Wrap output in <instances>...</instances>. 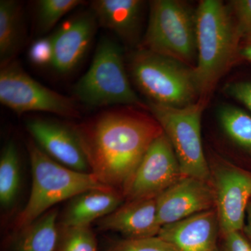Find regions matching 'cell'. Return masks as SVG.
I'll return each instance as SVG.
<instances>
[{
    "label": "cell",
    "instance_id": "6da1fadb",
    "mask_svg": "<svg viewBox=\"0 0 251 251\" xmlns=\"http://www.w3.org/2000/svg\"><path fill=\"white\" fill-rule=\"evenodd\" d=\"M74 129L91 173L105 186L122 190L163 132L154 118L125 110L104 111Z\"/></svg>",
    "mask_w": 251,
    "mask_h": 251
},
{
    "label": "cell",
    "instance_id": "7a4b0ae2",
    "mask_svg": "<svg viewBox=\"0 0 251 251\" xmlns=\"http://www.w3.org/2000/svg\"><path fill=\"white\" fill-rule=\"evenodd\" d=\"M196 18L197 62L193 70L201 98H206L239 55L242 36L222 1L202 0Z\"/></svg>",
    "mask_w": 251,
    "mask_h": 251
},
{
    "label": "cell",
    "instance_id": "3957f363",
    "mask_svg": "<svg viewBox=\"0 0 251 251\" xmlns=\"http://www.w3.org/2000/svg\"><path fill=\"white\" fill-rule=\"evenodd\" d=\"M27 150L32 184L27 204L16 220L18 229L25 228L62 201L91 190L110 188L92 173L74 171L54 161L33 140L28 143Z\"/></svg>",
    "mask_w": 251,
    "mask_h": 251
},
{
    "label": "cell",
    "instance_id": "277c9868",
    "mask_svg": "<svg viewBox=\"0 0 251 251\" xmlns=\"http://www.w3.org/2000/svg\"><path fill=\"white\" fill-rule=\"evenodd\" d=\"M129 70L150 102L184 108L201 97L193 68L176 59L139 48L131 54Z\"/></svg>",
    "mask_w": 251,
    "mask_h": 251
},
{
    "label": "cell",
    "instance_id": "5b68a950",
    "mask_svg": "<svg viewBox=\"0 0 251 251\" xmlns=\"http://www.w3.org/2000/svg\"><path fill=\"white\" fill-rule=\"evenodd\" d=\"M74 92L87 106L126 105L148 110V104L132 88L121 47L108 37L99 41L90 67L74 86Z\"/></svg>",
    "mask_w": 251,
    "mask_h": 251
},
{
    "label": "cell",
    "instance_id": "8992f818",
    "mask_svg": "<svg viewBox=\"0 0 251 251\" xmlns=\"http://www.w3.org/2000/svg\"><path fill=\"white\" fill-rule=\"evenodd\" d=\"M196 9L179 0L150 1L141 48L194 68L197 62Z\"/></svg>",
    "mask_w": 251,
    "mask_h": 251
},
{
    "label": "cell",
    "instance_id": "52a82bcc",
    "mask_svg": "<svg viewBox=\"0 0 251 251\" xmlns=\"http://www.w3.org/2000/svg\"><path fill=\"white\" fill-rule=\"evenodd\" d=\"M206 98L184 108H174L148 102V110L171 142L182 176L209 181L210 170L206 162L201 136V119Z\"/></svg>",
    "mask_w": 251,
    "mask_h": 251
},
{
    "label": "cell",
    "instance_id": "ba28073f",
    "mask_svg": "<svg viewBox=\"0 0 251 251\" xmlns=\"http://www.w3.org/2000/svg\"><path fill=\"white\" fill-rule=\"evenodd\" d=\"M0 102L20 115L42 112L69 118L80 115L74 99L41 85L14 60L1 67Z\"/></svg>",
    "mask_w": 251,
    "mask_h": 251
},
{
    "label": "cell",
    "instance_id": "9c48e42d",
    "mask_svg": "<svg viewBox=\"0 0 251 251\" xmlns=\"http://www.w3.org/2000/svg\"><path fill=\"white\" fill-rule=\"evenodd\" d=\"M181 176L174 150L163 132L150 145L122 194L128 201L156 198Z\"/></svg>",
    "mask_w": 251,
    "mask_h": 251
},
{
    "label": "cell",
    "instance_id": "30bf717a",
    "mask_svg": "<svg viewBox=\"0 0 251 251\" xmlns=\"http://www.w3.org/2000/svg\"><path fill=\"white\" fill-rule=\"evenodd\" d=\"M214 185L219 227L225 235L240 232L251 198V175L222 165L214 172Z\"/></svg>",
    "mask_w": 251,
    "mask_h": 251
},
{
    "label": "cell",
    "instance_id": "8fae6325",
    "mask_svg": "<svg viewBox=\"0 0 251 251\" xmlns=\"http://www.w3.org/2000/svg\"><path fill=\"white\" fill-rule=\"evenodd\" d=\"M215 193L207 181L182 176L156 197L157 214L161 226L174 224L210 210Z\"/></svg>",
    "mask_w": 251,
    "mask_h": 251
},
{
    "label": "cell",
    "instance_id": "7c38bea8",
    "mask_svg": "<svg viewBox=\"0 0 251 251\" xmlns=\"http://www.w3.org/2000/svg\"><path fill=\"white\" fill-rule=\"evenodd\" d=\"M26 127L36 145L54 161L74 171L91 173L74 128L37 117L28 120Z\"/></svg>",
    "mask_w": 251,
    "mask_h": 251
},
{
    "label": "cell",
    "instance_id": "4fadbf2b",
    "mask_svg": "<svg viewBox=\"0 0 251 251\" xmlns=\"http://www.w3.org/2000/svg\"><path fill=\"white\" fill-rule=\"evenodd\" d=\"M98 23L90 9L63 23L50 36L53 57L52 67L67 74L80 64L88 50Z\"/></svg>",
    "mask_w": 251,
    "mask_h": 251
},
{
    "label": "cell",
    "instance_id": "5bb4252c",
    "mask_svg": "<svg viewBox=\"0 0 251 251\" xmlns=\"http://www.w3.org/2000/svg\"><path fill=\"white\" fill-rule=\"evenodd\" d=\"M219 226L217 213L210 209L162 226L158 237L175 251H218Z\"/></svg>",
    "mask_w": 251,
    "mask_h": 251
},
{
    "label": "cell",
    "instance_id": "9a60e30c",
    "mask_svg": "<svg viewBox=\"0 0 251 251\" xmlns=\"http://www.w3.org/2000/svg\"><path fill=\"white\" fill-rule=\"evenodd\" d=\"M99 227L120 232L126 239L156 237L162 227L157 214L156 198L128 201L99 220Z\"/></svg>",
    "mask_w": 251,
    "mask_h": 251
},
{
    "label": "cell",
    "instance_id": "2e32d148",
    "mask_svg": "<svg viewBox=\"0 0 251 251\" xmlns=\"http://www.w3.org/2000/svg\"><path fill=\"white\" fill-rule=\"evenodd\" d=\"M145 1L141 0H94L90 11L98 25L115 33L128 45L140 37Z\"/></svg>",
    "mask_w": 251,
    "mask_h": 251
},
{
    "label": "cell",
    "instance_id": "e0dca14e",
    "mask_svg": "<svg viewBox=\"0 0 251 251\" xmlns=\"http://www.w3.org/2000/svg\"><path fill=\"white\" fill-rule=\"evenodd\" d=\"M122 197L115 188L95 189L74 198L62 221L63 227H87L103 219L122 204Z\"/></svg>",
    "mask_w": 251,
    "mask_h": 251
},
{
    "label": "cell",
    "instance_id": "ac0fdd59",
    "mask_svg": "<svg viewBox=\"0 0 251 251\" xmlns=\"http://www.w3.org/2000/svg\"><path fill=\"white\" fill-rule=\"evenodd\" d=\"M23 40L22 7L15 0L0 1V64L13 62Z\"/></svg>",
    "mask_w": 251,
    "mask_h": 251
},
{
    "label": "cell",
    "instance_id": "d6986e66",
    "mask_svg": "<svg viewBox=\"0 0 251 251\" xmlns=\"http://www.w3.org/2000/svg\"><path fill=\"white\" fill-rule=\"evenodd\" d=\"M57 211H49L23 229L15 251H54L57 242Z\"/></svg>",
    "mask_w": 251,
    "mask_h": 251
},
{
    "label": "cell",
    "instance_id": "ffe728a7",
    "mask_svg": "<svg viewBox=\"0 0 251 251\" xmlns=\"http://www.w3.org/2000/svg\"><path fill=\"white\" fill-rule=\"evenodd\" d=\"M220 126L229 139L251 153V116L242 109L230 105L220 107Z\"/></svg>",
    "mask_w": 251,
    "mask_h": 251
},
{
    "label": "cell",
    "instance_id": "44dd1931",
    "mask_svg": "<svg viewBox=\"0 0 251 251\" xmlns=\"http://www.w3.org/2000/svg\"><path fill=\"white\" fill-rule=\"evenodd\" d=\"M21 184L19 158L14 142L5 145L0 158V201L4 206L14 202Z\"/></svg>",
    "mask_w": 251,
    "mask_h": 251
},
{
    "label": "cell",
    "instance_id": "7402d4cb",
    "mask_svg": "<svg viewBox=\"0 0 251 251\" xmlns=\"http://www.w3.org/2000/svg\"><path fill=\"white\" fill-rule=\"evenodd\" d=\"M82 0H40L36 1V24L40 34L50 31L68 13L83 4Z\"/></svg>",
    "mask_w": 251,
    "mask_h": 251
},
{
    "label": "cell",
    "instance_id": "603a6c76",
    "mask_svg": "<svg viewBox=\"0 0 251 251\" xmlns=\"http://www.w3.org/2000/svg\"><path fill=\"white\" fill-rule=\"evenodd\" d=\"M60 251H97L95 236L87 227L64 228Z\"/></svg>",
    "mask_w": 251,
    "mask_h": 251
},
{
    "label": "cell",
    "instance_id": "cb8c5ba5",
    "mask_svg": "<svg viewBox=\"0 0 251 251\" xmlns=\"http://www.w3.org/2000/svg\"><path fill=\"white\" fill-rule=\"evenodd\" d=\"M108 251H175L166 241L158 237L126 239L115 243Z\"/></svg>",
    "mask_w": 251,
    "mask_h": 251
},
{
    "label": "cell",
    "instance_id": "d4e9b609",
    "mask_svg": "<svg viewBox=\"0 0 251 251\" xmlns=\"http://www.w3.org/2000/svg\"><path fill=\"white\" fill-rule=\"evenodd\" d=\"M229 5L242 39L251 31V0H233Z\"/></svg>",
    "mask_w": 251,
    "mask_h": 251
},
{
    "label": "cell",
    "instance_id": "484cf974",
    "mask_svg": "<svg viewBox=\"0 0 251 251\" xmlns=\"http://www.w3.org/2000/svg\"><path fill=\"white\" fill-rule=\"evenodd\" d=\"M29 57L36 65H52L53 50L50 36L41 38L33 43L29 49Z\"/></svg>",
    "mask_w": 251,
    "mask_h": 251
},
{
    "label": "cell",
    "instance_id": "4316f807",
    "mask_svg": "<svg viewBox=\"0 0 251 251\" xmlns=\"http://www.w3.org/2000/svg\"><path fill=\"white\" fill-rule=\"evenodd\" d=\"M226 93L241 102L251 112V81H238L226 86Z\"/></svg>",
    "mask_w": 251,
    "mask_h": 251
},
{
    "label": "cell",
    "instance_id": "83f0119b",
    "mask_svg": "<svg viewBox=\"0 0 251 251\" xmlns=\"http://www.w3.org/2000/svg\"><path fill=\"white\" fill-rule=\"evenodd\" d=\"M226 239L229 251H251L250 243L246 240L239 232L226 234Z\"/></svg>",
    "mask_w": 251,
    "mask_h": 251
},
{
    "label": "cell",
    "instance_id": "f1b7e54d",
    "mask_svg": "<svg viewBox=\"0 0 251 251\" xmlns=\"http://www.w3.org/2000/svg\"><path fill=\"white\" fill-rule=\"evenodd\" d=\"M239 55L251 62V31L243 36L239 45Z\"/></svg>",
    "mask_w": 251,
    "mask_h": 251
},
{
    "label": "cell",
    "instance_id": "f546056e",
    "mask_svg": "<svg viewBox=\"0 0 251 251\" xmlns=\"http://www.w3.org/2000/svg\"><path fill=\"white\" fill-rule=\"evenodd\" d=\"M247 224L244 225V229L246 235L249 238L251 245V202H249L247 210Z\"/></svg>",
    "mask_w": 251,
    "mask_h": 251
}]
</instances>
